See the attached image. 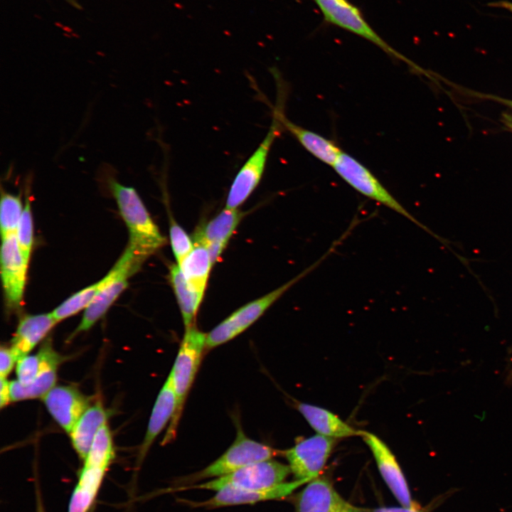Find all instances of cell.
<instances>
[{"instance_id": "obj_1", "label": "cell", "mask_w": 512, "mask_h": 512, "mask_svg": "<svg viewBox=\"0 0 512 512\" xmlns=\"http://www.w3.org/2000/svg\"><path fill=\"white\" fill-rule=\"evenodd\" d=\"M107 183L128 228L129 246L144 261L163 247L166 239L160 233L134 188L119 183L113 177L107 179Z\"/></svg>"}, {"instance_id": "obj_2", "label": "cell", "mask_w": 512, "mask_h": 512, "mask_svg": "<svg viewBox=\"0 0 512 512\" xmlns=\"http://www.w3.org/2000/svg\"><path fill=\"white\" fill-rule=\"evenodd\" d=\"M206 334L196 325L186 329L174 364L170 372L176 398L174 413L163 439L162 444L173 441L182 415L184 403L192 386L206 348Z\"/></svg>"}, {"instance_id": "obj_3", "label": "cell", "mask_w": 512, "mask_h": 512, "mask_svg": "<svg viewBox=\"0 0 512 512\" xmlns=\"http://www.w3.org/2000/svg\"><path fill=\"white\" fill-rule=\"evenodd\" d=\"M337 245L330 248L316 262L287 282L268 294L238 309L222 322L206 334V348L210 349L230 341L255 323L265 311L281 297L289 288L314 270L332 252Z\"/></svg>"}, {"instance_id": "obj_4", "label": "cell", "mask_w": 512, "mask_h": 512, "mask_svg": "<svg viewBox=\"0 0 512 512\" xmlns=\"http://www.w3.org/2000/svg\"><path fill=\"white\" fill-rule=\"evenodd\" d=\"M281 100L274 108L272 120L262 141L246 160L236 174L228 192L225 208L238 209L259 184L264 174L273 143L284 130L280 119L283 109Z\"/></svg>"}, {"instance_id": "obj_5", "label": "cell", "mask_w": 512, "mask_h": 512, "mask_svg": "<svg viewBox=\"0 0 512 512\" xmlns=\"http://www.w3.org/2000/svg\"><path fill=\"white\" fill-rule=\"evenodd\" d=\"M144 261L128 245L123 255L105 277V284L85 309L81 321L71 337L87 331L102 317L128 285V279Z\"/></svg>"}, {"instance_id": "obj_6", "label": "cell", "mask_w": 512, "mask_h": 512, "mask_svg": "<svg viewBox=\"0 0 512 512\" xmlns=\"http://www.w3.org/2000/svg\"><path fill=\"white\" fill-rule=\"evenodd\" d=\"M332 167L345 182L363 196L422 227L378 178L353 156L342 151Z\"/></svg>"}, {"instance_id": "obj_7", "label": "cell", "mask_w": 512, "mask_h": 512, "mask_svg": "<svg viewBox=\"0 0 512 512\" xmlns=\"http://www.w3.org/2000/svg\"><path fill=\"white\" fill-rule=\"evenodd\" d=\"M326 21L356 34L378 46L388 55L426 73L415 63L385 42L364 19L359 10L348 0H314Z\"/></svg>"}, {"instance_id": "obj_8", "label": "cell", "mask_w": 512, "mask_h": 512, "mask_svg": "<svg viewBox=\"0 0 512 512\" xmlns=\"http://www.w3.org/2000/svg\"><path fill=\"white\" fill-rule=\"evenodd\" d=\"M278 451L253 440L243 432L237 422V435L230 447L215 462L196 473L192 480L221 476L260 462L271 459Z\"/></svg>"}, {"instance_id": "obj_9", "label": "cell", "mask_w": 512, "mask_h": 512, "mask_svg": "<svg viewBox=\"0 0 512 512\" xmlns=\"http://www.w3.org/2000/svg\"><path fill=\"white\" fill-rule=\"evenodd\" d=\"M291 472L289 466L268 459L241 468L233 473L191 488L218 491L225 487L240 489H262L283 483Z\"/></svg>"}, {"instance_id": "obj_10", "label": "cell", "mask_w": 512, "mask_h": 512, "mask_svg": "<svg viewBox=\"0 0 512 512\" xmlns=\"http://www.w3.org/2000/svg\"><path fill=\"white\" fill-rule=\"evenodd\" d=\"M334 444L335 439L318 434L301 440L284 451V457L294 477L309 481L318 477Z\"/></svg>"}, {"instance_id": "obj_11", "label": "cell", "mask_w": 512, "mask_h": 512, "mask_svg": "<svg viewBox=\"0 0 512 512\" xmlns=\"http://www.w3.org/2000/svg\"><path fill=\"white\" fill-rule=\"evenodd\" d=\"M28 262L18 245L16 233L2 238L1 277L6 306L18 309L23 298Z\"/></svg>"}, {"instance_id": "obj_12", "label": "cell", "mask_w": 512, "mask_h": 512, "mask_svg": "<svg viewBox=\"0 0 512 512\" xmlns=\"http://www.w3.org/2000/svg\"><path fill=\"white\" fill-rule=\"evenodd\" d=\"M361 436L370 449L380 473L397 500L403 507H410L412 501L402 471L390 449L376 435L361 431Z\"/></svg>"}, {"instance_id": "obj_13", "label": "cell", "mask_w": 512, "mask_h": 512, "mask_svg": "<svg viewBox=\"0 0 512 512\" xmlns=\"http://www.w3.org/2000/svg\"><path fill=\"white\" fill-rule=\"evenodd\" d=\"M42 398L55 422L69 434L90 407L89 399L72 386H55Z\"/></svg>"}, {"instance_id": "obj_14", "label": "cell", "mask_w": 512, "mask_h": 512, "mask_svg": "<svg viewBox=\"0 0 512 512\" xmlns=\"http://www.w3.org/2000/svg\"><path fill=\"white\" fill-rule=\"evenodd\" d=\"M243 215L244 213L238 209L225 208L217 216L196 230L193 243L207 247L213 265L220 257Z\"/></svg>"}, {"instance_id": "obj_15", "label": "cell", "mask_w": 512, "mask_h": 512, "mask_svg": "<svg viewBox=\"0 0 512 512\" xmlns=\"http://www.w3.org/2000/svg\"><path fill=\"white\" fill-rule=\"evenodd\" d=\"M307 480L297 479L291 482L281 483L262 489H240L225 487L218 491L210 499L198 503L201 506L216 508L243 503H254L262 501L284 498L292 494Z\"/></svg>"}, {"instance_id": "obj_16", "label": "cell", "mask_w": 512, "mask_h": 512, "mask_svg": "<svg viewBox=\"0 0 512 512\" xmlns=\"http://www.w3.org/2000/svg\"><path fill=\"white\" fill-rule=\"evenodd\" d=\"M38 351L41 356V364L35 380L26 386L22 385L17 380L10 381L11 401L42 398L55 387L57 369L62 358L48 343Z\"/></svg>"}, {"instance_id": "obj_17", "label": "cell", "mask_w": 512, "mask_h": 512, "mask_svg": "<svg viewBox=\"0 0 512 512\" xmlns=\"http://www.w3.org/2000/svg\"><path fill=\"white\" fill-rule=\"evenodd\" d=\"M324 478L311 480L297 499L298 512H345L348 506Z\"/></svg>"}, {"instance_id": "obj_18", "label": "cell", "mask_w": 512, "mask_h": 512, "mask_svg": "<svg viewBox=\"0 0 512 512\" xmlns=\"http://www.w3.org/2000/svg\"><path fill=\"white\" fill-rule=\"evenodd\" d=\"M57 323L51 313L23 317L18 323L10 346L18 360L28 355Z\"/></svg>"}, {"instance_id": "obj_19", "label": "cell", "mask_w": 512, "mask_h": 512, "mask_svg": "<svg viewBox=\"0 0 512 512\" xmlns=\"http://www.w3.org/2000/svg\"><path fill=\"white\" fill-rule=\"evenodd\" d=\"M176 405V398L170 374L164 383L154 405L144 441L139 451L143 459L158 434L171 420Z\"/></svg>"}, {"instance_id": "obj_20", "label": "cell", "mask_w": 512, "mask_h": 512, "mask_svg": "<svg viewBox=\"0 0 512 512\" xmlns=\"http://www.w3.org/2000/svg\"><path fill=\"white\" fill-rule=\"evenodd\" d=\"M284 130L288 131L309 154L321 162L333 166L343 151L335 142L289 120L280 113Z\"/></svg>"}, {"instance_id": "obj_21", "label": "cell", "mask_w": 512, "mask_h": 512, "mask_svg": "<svg viewBox=\"0 0 512 512\" xmlns=\"http://www.w3.org/2000/svg\"><path fill=\"white\" fill-rule=\"evenodd\" d=\"M297 408L319 434L334 439L361 436V430L354 429L324 408L304 402H297Z\"/></svg>"}, {"instance_id": "obj_22", "label": "cell", "mask_w": 512, "mask_h": 512, "mask_svg": "<svg viewBox=\"0 0 512 512\" xmlns=\"http://www.w3.org/2000/svg\"><path fill=\"white\" fill-rule=\"evenodd\" d=\"M178 265L188 288L202 301L213 266L207 247L194 243L192 251Z\"/></svg>"}, {"instance_id": "obj_23", "label": "cell", "mask_w": 512, "mask_h": 512, "mask_svg": "<svg viewBox=\"0 0 512 512\" xmlns=\"http://www.w3.org/2000/svg\"><path fill=\"white\" fill-rule=\"evenodd\" d=\"M107 412L97 402L90 406L82 414L70 433L74 449L85 459L100 427L107 423Z\"/></svg>"}, {"instance_id": "obj_24", "label": "cell", "mask_w": 512, "mask_h": 512, "mask_svg": "<svg viewBox=\"0 0 512 512\" xmlns=\"http://www.w3.org/2000/svg\"><path fill=\"white\" fill-rule=\"evenodd\" d=\"M169 276L185 328L191 327L195 325L201 301L188 288L178 265L170 267Z\"/></svg>"}, {"instance_id": "obj_25", "label": "cell", "mask_w": 512, "mask_h": 512, "mask_svg": "<svg viewBox=\"0 0 512 512\" xmlns=\"http://www.w3.org/2000/svg\"><path fill=\"white\" fill-rule=\"evenodd\" d=\"M104 284L105 277L68 297L51 312L53 318L59 322L86 309Z\"/></svg>"}, {"instance_id": "obj_26", "label": "cell", "mask_w": 512, "mask_h": 512, "mask_svg": "<svg viewBox=\"0 0 512 512\" xmlns=\"http://www.w3.org/2000/svg\"><path fill=\"white\" fill-rule=\"evenodd\" d=\"M113 443L107 423L102 425L94 437L84 464L108 468L114 459Z\"/></svg>"}, {"instance_id": "obj_27", "label": "cell", "mask_w": 512, "mask_h": 512, "mask_svg": "<svg viewBox=\"0 0 512 512\" xmlns=\"http://www.w3.org/2000/svg\"><path fill=\"white\" fill-rule=\"evenodd\" d=\"M24 206L19 196L1 192L0 228L1 238L16 233Z\"/></svg>"}, {"instance_id": "obj_28", "label": "cell", "mask_w": 512, "mask_h": 512, "mask_svg": "<svg viewBox=\"0 0 512 512\" xmlns=\"http://www.w3.org/2000/svg\"><path fill=\"white\" fill-rule=\"evenodd\" d=\"M16 238L19 248L29 262L33 242V225L29 197L26 198L21 218L16 230Z\"/></svg>"}, {"instance_id": "obj_29", "label": "cell", "mask_w": 512, "mask_h": 512, "mask_svg": "<svg viewBox=\"0 0 512 512\" xmlns=\"http://www.w3.org/2000/svg\"><path fill=\"white\" fill-rule=\"evenodd\" d=\"M169 233L171 248L178 265L192 251L194 243L186 231L174 220L171 221Z\"/></svg>"}, {"instance_id": "obj_30", "label": "cell", "mask_w": 512, "mask_h": 512, "mask_svg": "<svg viewBox=\"0 0 512 512\" xmlns=\"http://www.w3.org/2000/svg\"><path fill=\"white\" fill-rule=\"evenodd\" d=\"M41 364L39 351L34 355H26L16 362V380L23 386L30 385L36 378Z\"/></svg>"}, {"instance_id": "obj_31", "label": "cell", "mask_w": 512, "mask_h": 512, "mask_svg": "<svg viewBox=\"0 0 512 512\" xmlns=\"http://www.w3.org/2000/svg\"><path fill=\"white\" fill-rule=\"evenodd\" d=\"M18 357L11 347H1L0 350V376L6 378L12 370Z\"/></svg>"}, {"instance_id": "obj_32", "label": "cell", "mask_w": 512, "mask_h": 512, "mask_svg": "<svg viewBox=\"0 0 512 512\" xmlns=\"http://www.w3.org/2000/svg\"><path fill=\"white\" fill-rule=\"evenodd\" d=\"M11 399V390H10V381L6 378H1L0 381V407L3 408L6 407L10 402Z\"/></svg>"}, {"instance_id": "obj_33", "label": "cell", "mask_w": 512, "mask_h": 512, "mask_svg": "<svg viewBox=\"0 0 512 512\" xmlns=\"http://www.w3.org/2000/svg\"><path fill=\"white\" fill-rule=\"evenodd\" d=\"M471 95L472 96H475L479 98H484L487 100H491L497 102H499L503 105H506L510 108L512 109V100L506 99L503 97H500L496 95H489V94H483L479 92H470Z\"/></svg>"}, {"instance_id": "obj_34", "label": "cell", "mask_w": 512, "mask_h": 512, "mask_svg": "<svg viewBox=\"0 0 512 512\" xmlns=\"http://www.w3.org/2000/svg\"><path fill=\"white\" fill-rule=\"evenodd\" d=\"M370 512H422L420 508L414 503L410 507L403 508H380L370 510Z\"/></svg>"}, {"instance_id": "obj_35", "label": "cell", "mask_w": 512, "mask_h": 512, "mask_svg": "<svg viewBox=\"0 0 512 512\" xmlns=\"http://www.w3.org/2000/svg\"><path fill=\"white\" fill-rule=\"evenodd\" d=\"M491 6L499 7L506 9L512 13V3L507 1H500L489 4Z\"/></svg>"}, {"instance_id": "obj_36", "label": "cell", "mask_w": 512, "mask_h": 512, "mask_svg": "<svg viewBox=\"0 0 512 512\" xmlns=\"http://www.w3.org/2000/svg\"><path fill=\"white\" fill-rule=\"evenodd\" d=\"M502 122L503 124L508 128L512 133V115L509 114H503L502 116Z\"/></svg>"}, {"instance_id": "obj_37", "label": "cell", "mask_w": 512, "mask_h": 512, "mask_svg": "<svg viewBox=\"0 0 512 512\" xmlns=\"http://www.w3.org/2000/svg\"><path fill=\"white\" fill-rule=\"evenodd\" d=\"M346 512H370V510H366V509H361L358 508H356L353 506L348 505Z\"/></svg>"}, {"instance_id": "obj_38", "label": "cell", "mask_w": 512, "mask_h": 512, "mask_svg": "<svg viewBox=\"0 0 512 512\" xmlns=\"http://www.w3.org/2000/svg\"><path fill=\"white\" fill-rule=\"evenodd\" d=\"M36 512H44L43 504L39 495H37Z\"/></svg>"}, {"instance_id": "obj_39", "label": "cell", "mask_w": 512, "mask_h": 512, "mask_svg": "<svg viewBox=\"0 0 512 512\" xmlns=\"http://www.w3.org/2000/svg\"><path fill=\"white\" fill-rule=\"evenodd\" d=\"M347 509V508H346ZM346 512V511H345Z\"/></svg>"}]
</instances>
